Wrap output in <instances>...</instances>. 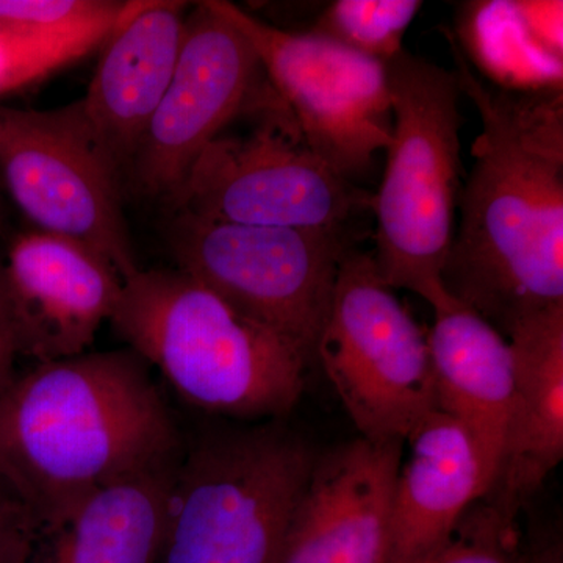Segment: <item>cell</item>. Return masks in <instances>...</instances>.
Listing matches in <instances>:
<instances>
[{"instance_id": "6da1fadb", "label": "cell", "mask_w": 563, "mask_h": 563, "mask_svg": "<svg viewBox=\"0 0 563 563\" xmlns=\"http://www.w3.org/2000/svg\"><path fill=\"white\" fill-rule=\"evenodd\" d=\"M446 36L481 133L442 282L451 299L507 339L518 322L563 306L562 91L485 84Z\"/></svg>"}, {"instance_id": "7a4b0ae2", "label": "cell", "mask_w": 563, "mask_h": 563, "mask_svg": "<svg viewBox=\"0 0 563 563\" xmlns=\"http://www.w3.org/2000/svg\"><path fill=\"white\" fill-rule=\"evenodd\" d=\"M135 351L36 363L0 398V474L40 533L102 488L179 461L185 439Z\"/></svg>"}, {"instance_id": "3957f363", "label": "cell", "mask_w": 563, "mask_h": 563, "mask_svg": "<svg viewBox=\"0 0 563 563\" xmlns=\"http://www.w3.org/2000/svg\"><path fill=\"white\" fill-rule=\"evenodd\" d=\"M110 322L202 412L274 421L301 398L310 365L299 351L180 269H140Z\"/></svg>"}, {"instance_id": "277c9868", "label": "cell", "mask_w": 563, "mask_h": 563, "mask_svg": "<svg viewBox=\"0 0 563 563\" xmlns=\"http://www.w3.org/2000/svg\"><path fill=\"white\" fill-rule=\"evenodd\" d=\"M391 141L379 191L373 258L388 287L424 299L433 313L454 307L442 282L462 191L461 87L454 70L404 49L385 63Z\"/></svg>"}, {"instance_id": "5b68a950", "label": "cell", "mask_w": 563, "mask_h": 563, "mask_svg": "<svg viewBox=\"0 0 563 563\" xmlns=\"http://www.w3.org/2000/svg\"><path fill=\"white\" fill-rule=\"evenodd\" d=\"M314 461L277 422L185 440L158 563H282Z\"/></svg>"}, {"instance_id": "8992f818", "label": "cell", "mask_w": 563, "mask_h": 563, "mask_svg": "<svg viewBox=\"0 0 563 563\" xmlns=\"http://www.w3.org/2000/svg\"><path fill=\"white\" fill-rule=\"evenodd\" d=\"M246 135L211 141L172 202L176 213L262 228L355 232L372 192L322 161L303 141L277 92Z\"/></svg>"}, {"instance_id": "52a82bcc", "label": "cell", "mask_w": 563, "mask_h": 563, "mask_svg": "<svg viewBox=\"0 0 563 563\" xmlns=\"http://www.w3.org/2000/svg\"><path fill=\"white\" fill-rule=\"evenodd\" d=\"M317 361L368 442H406L437 410L428 335L357 244L340 262Z\"/></svg>"}, {"instance_id": "ba28073f", "label": "cell", "mask_w": 563, "mask_h": 563, "mask_svg": "<svg viewBox=\"0 0 563 563\" xmlns=\"http://www.w3.org/2000/svg\"><path fill=\"white\" fill-rule=\"evenodd\" d=\"M177 269L291 343L309 365L355 232L262 228L176 213Z\"/></svg>"}, {"instance_id": "9c48e42d", "label": "cell", "mask_w": 563, "mask_h": 563, "mask_svg": "<svg viewBox=\"0 0 563 563\" xmlns=\"http://www.w3.org/2000/svg\"><path fill=\"white\" fill-rule=\"evenodd\" d=\"M0 172L36 231L95 251L124 282L140 272L122 213L121 168L79 101L51 110L0 107Z\"/></svg>"}, {"instance_id": "30bf717a", "label": "cell", "mask_w": 563, "mask_h": 563, "mask_svg": "<svg viewBox=\"0 0 563 563\" xmlns=\"http://www.w3.org/2000/svg\"><path fill=\"white\" fill-rule=\"evenodd\" d=\"M244 38L303 141L354 181L387 151L393 114L384 63L313 32H288L225 0H209Z\"/></svg>"}, {"instance_id": "8fae6325", "label": "cell", "mask_w": 563, "mask_h": 563, "mask_svg": "<svg viewBox=\"0 0 563 563\" xmlns=\"http://www.w3.org/2000/svg\"><path fill=\"white\" fill-rule=\"evenodd\" d=\"M257 55L209 0L185 22L179 62L129 174L136 190L172 199L192 163L244 111L273 96Z\"/></svg>"}, {"instance_id": "7c38bea8", "label": "cell", "mask_w": 563, "mask_h": 563, "mask_svg": "<svg viewBox=\"0 0 563 563\" xmlns=\"http://www.w3.org/2000/svg\"><path fill=\"white\" fill-rule=\"evenodd\" d=\"M404 444L361 437L317 457L282 563H387Z\"/></svg>"}, {"instance_id": "4fadbf2b", "label": "cell", "mask_w": 563, "mask_h": 563, "mask_svg": "<svg viewBox=\"0 0 563 563\" xmlns=\"http://www.w3.org/2000/svg\"><path fill=\"white\" fill-rule=\"evenodd\" d=\"M5 272L22 355L36 363L84 354L110 321L124 285L95 251L40 231L14 236Z\"/></svg>"}, {"instance_id": "5bb4252c", "label": "cell", "mask_w": 563, "mask_h": 563, "mask_svg": "<svg viewBox=\"0 0 563 563\" xmlns=\"http://www.w3.org/2000/svg\"><path fill=\"white\" fill-rule=\"evenodd\" d=\"M185 3L128 2L96 66L85 118L122 174L131 168L176 70Z\"/></svg>"}, {"instance_id": "9a60e30c", "label": "cell", "mask_w": 563, "mask_h": 563, "mask_svg": "<svg viewBox=\"0 0 563 563\" xmlns=\"http://www.w3.org/2000/svg\"><path fill=\"white\" fill-rule=\"evenodd\" d=\"M506 340L512 409L498 474L485 496L518 517L563 459V306L518 322Z\"/></svg>"}, {"instance_id": "2e32d148", "label": "cell", "mask_w": 563, "mask_h": 563, "mask_svg": "<svg viewBox=\"0 0 563 563\" xmlns=\"http://www.w3.org/2000/svg\"><path fill=\"white\" fill-rule=\"evenodd\" d=\"M391 498L390 555L407 563L443 542L462 515L488 493L472 437L442 410H433L406 440Z\"/></svg>"}, {"instance_id": "e0dca14e", "label": "cell", "mask_w": 563, "mask_h": 563, "mask_svg": "<svg viewBox=\"0 0 563 563\" xmlns=\"http://www.w3.org/2000/svg\"><path fill=\"white\" fill-rule=\"evenodd\" d=\"M433 314L428 344L437 409L472 437L490 490L512 409V352L501 333L461 303Z\"/></svg>"}, {"instance_id": "ac0fdd59", "label": "cell", "mask_w": 563, "mask_h": 563, "mask_svg": "<svg viewBox=\"0 0 563 563\" xmlns=\"http://www.w3.org/2000/svg\"><path fill=\"white\" fill-rule=\"evenodd\" d=\"M179 461L95 493L40 533L32 563H158Z\"/></svg>"}, {"instance_id": "d6986e66", "label": "cell", "mask_w": 563, "mask_h": 563, "mask_svg": "<svg viewBox=\"0 0 563 563\" xmlns=\"http://www.w3.org/2000/svg\"><path fill=\"white\" fill-rule=\"evenodd\" d=\"M128 2L106 16L62 32L25 33L0 29V98L27 90L103 46Z\"/></svg>"}, {"instance_id": "ffe728a7", "label": "cell", "mask_w": 563, "mask_h": 563, "mask_svg": "<svg viewBox=\"0 0 563 563\" xmlns=\"http://www.w3.org/2000/svg\"><path fill=\"white\" fill-rule=\"evenodd\" d=\"M421 7L418 0H336L310 32L385 65L404 51V36Z\"/></svg>"}, {"instance_id": "44dd1931", "label": "cell", "mask_w": 563, "mask_h": 563, "mask_svg": "<svg viewBox=\"0 0 563 563\" xmlns=\"http://www.w3.org/2000/svg\"><path fill=\"white\" fill-rule=\"evenodd\" d=\"M526 558L518 517L484 496L468 507L442 543L407 563H526Z\"/></svg>"}, {"instance_id": "7402d4cb", "label": "cell", "mask_w": 563, "mask_h": 563, "mask_svg": "<svg viewBox=\"0 0 563 563\" xmlns=\"http://www.w3.org/2000/svg\"><path fill=\"white\" fill-rule=\"evenodd\" d=\"M120 5L113 0H0V29L25 33L69 31Z\"/></svg>"}, {"instance_id": "603a6c76", "label": "cell", "mask_w": 563, "mask_h": 563, "mask_svg": "<svg viewBox=\"0 0 563 563\" xmlns=\"http://www.w3.org/2000/svg\"><path fill=\"white\" fill-rule=\"evenodd\" d=\"M40 526L0 474V563H32Z\"/></svg>"}, {"instance_id": "cb8c5ba5", "label": "cell", "mask_w": 563, "mask_h": 563, "mask_svg": "<svg viewBox=\"0 0 563 563\" xmlns=\"http://www.w3.org/2000/svg\"><path fill=\"white\" fill-rule=\"evenodd\" d=\"M22 355L20 324L7 279L5 262L0 261V398L18 377L16 362Z\"/></svg>"}, {"instance_id": "d4e9b609", "label": "cell", "mask_w": 563, "mask_h": 563, "mask_svg": "<svg viewBox=\"0 0 563 563\" xmlns=\"http://www.w3.org/2000/svg\"><path fill=\"white\" fill-rule=\"evenodd\" d=\"M526 563H563V540L553 529L533 532L526 540Z\"/></svg>"}]
</instances>
